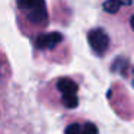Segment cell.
Segmentation results:
<instances>
[{"mask_svg": "<svg viewBox=\"0 0 134 134\" xmlns=\"http://www.w3.org/2000/svg\"><path fill=\"white\" fill-rule=\"evenodd\" d=\"M65 134H99L97 125L85 118H69L64 127Z\"/></svg>", "mask_w": 134, "mask_h": 134, "instance_id": "5b68a950", "label": "cell"}, {"mask_svg": "<svg viewBox=\"0 0 134 134\" xmlns=\"http://www.w3.org/2000/svg\"><path fill=\"white\" fill-rule=\"evenodd\" d=\"M90 48L97 56H105L111 49V41L108 33L102 27H92L87 35Z\"/></svg>", "mask_w": 134, "mask_h": 134, "instance_id": "277c9868", "label": "cell"}, {"mask_svg": "<svg viewBox=\"0 0 134 134\" xmlns=\"http://www.w3.org/2000/svg\"><path fill=\"white\" fill-rule=\"evenodd\" d=\"M130 25H131V27H133V30H134V15L130 18Z\"/></svg>", "mask_w": 134, "mask_h": 134, "instance_id": "52a82bcc", "label": "cell"}, {"mask_svg": "<svg viewBox=\"0 0 134 134\" xmlns=\"http://www.w3.org/2000/svg\"><path fill=\"white\" fill-rule=\"evenodd\" d=\"M79 78L78 76H58L49 81L41 90L39 97L45 95L48 107L56 110H74L79 104Z\"/></svg>", "mask_w": 134, "mask_h": 134, "instance_id": "6da1fadb", "label": "cell"}, {"mask_svg": "<svg viewBox=\"0 0 134 134\" xmlns=\"http://www.w3.org/2000/svg\"><path fill=\"white\" fill-rule=\"evenodd\" d=\"M127 3H121V2H107L102 4V9L108 13H117L120 7H124Z\"/></svg>", "mask_w": 134, "mask_h": 134, "instance_id": "8992f818", "label": "cell"}, {"mask_svg": "<svg viewBox=\"0 0 134 134\" xmlns=\"http://www.w3.org/2000/svg\"><path fill=\"white\" fill-rule=\"evenodd\" d=\"M33 48L36 52L45 55L49 61L64 64L61 58L68 59L66 39L61 32H43L42 35L35 38Z\"/></svg>", "mask_w": 134, "mask_h": 134, "instance_id": "3957f363", "label": "cell"}, {"mask_svg": "<svg viewBox=\"0 0 134 134\" xmlns=\"http://www.w3.org/2000/svg\"><path fill=\"white\" fill-rule=\"evenodd\" d=\"M18 7V25L22 33L26 36H39L49 25L46 3L43 2H19Z\"/></svg>", "mask_w": 134, "mask_h": 134, "instance_id": "7a4b0ae2", "label": "cell"}]
</instances>
